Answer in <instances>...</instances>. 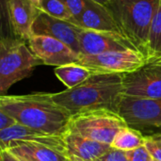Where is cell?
Wrapping results in <instances>:
<instances>
[{
  "label": "cell",
  "instance_id": "cell-1",
  "mask_svg": "<svg viewBox=\"0 0 161 161\" xmlns=\"http://www.w3.org/2000/svg\"><path fill=\"white\" fill-rule=\"evenodd\" d=\"M0 109L12 116L20 125L59 136L67 134L72 118L48 92L1 95Z\"/></svg>",
  "mask_w": 161,
  "mask_h": 161
},
{
  "label": "cell",
  "instance_id": "cell-2",
  "mask_svg": "<svg viewBox=\"0 0 161 161\" xmlns=\"http://www.w3.org/2000/svg\"><path fill=\"white\" fill-rule=\"evenodd\" d=\"M124 74H92L73 89L51 93L53 100L72 116L93 109L119 111L124 94Z\"/></svg>",
  "mask_w": 161,
  "mask_h": 161
},
{
  "label": "cell",
  "instance_id": "cell-3",
  "mask_svg": "<svg viewBox=\"0 0 161 161\" xmlns=\"http://www.w3.org/2000/svg\"><path fill=\"white\" fill-rule=\"evenodd\" d=\"M160 0H108L105 6L122 36L147 58L148 36Z\"/></svg>",
  "mask_w": 161,
  "mask_h": 161
},
{
  "label": "cell",
  "instance_id": "cell-4",
  "mask_svg": "<svg viewBox=\"0 0 161 161\" xmlns=\"http://www.w3.org/2000/svg\"><path fill=\"white\" fill-rule=\"evenodd\" d=\"M42 62L32 53L25 41L11 37L0 39V93L5 95L15 83L31 75Z\"/></svg>",
  "mask_w": 161,
  "mask_h": 161
},
{
  "label": "cell",
  "instance_id": "cell-5",
  "mask_svg": "<svg viewBox=\"0 0 161 161\" xmlns=\"http://www.w3.org/2000/svg\"><path fill=\"white\" fill-rule=\"evenodd\" d=\"M125 126L127 125L119 113L93 109L72 116L67 133L111 145L116 135Z\"/></svg>",
  "mask_w": 161,
  "mask_h": 161
},
{
  "label": "cell",
  "instance_id": "cell-6",
  "mask_svg": "<svg viewBox=\"0 0 161 161\" xmlns=\"http://www.w3.org/2000/svg\"><path fill=\"white\" fill-rule=\"evenodd\" d=\"M1 1V37H11L27 42L39 8L29 0Z\"/></svg>",
  "mask_w": 161,
  "mask_h": 161
},
{
  "label": "cell",
  "instance_id": "cell-7",
  "mask_svg": "<svg viewBox=\"0 0 161 161\" xmlns=\"http://www.w3.org/2000/svg\"><path fill=\"white\" fill-rule=\"evenodd\" d=\"M118 113L127 126L141 132L161 129V99L123 94Z\"/></svg>",
  "mask_w": 161,
  "mask_h": 161
},
{
  "label": "cell",
  "instance_id": "cell-8",
  "mask_svg": "<svg viewBox=\"0 0 161 161\" xmlns=\"http://www.w3.org/2000/svg\"><path fill=\"white\" fill-rule=\"evenodd\" d=\"M146 58L136 50L110 51L99 55L79 56L78 64L92 74H126L139 69Z\"/></svg>",
  "mask_w": 161,
  "mask_h": 161
},
{
  "label": "cell",
  "instance_id": "cell-9",
  "mask_svg": "<svg viewBox=\"0 0 161 161\" xmlns=\"http://www.w3.org/2000/svg\"><path fill=\"white\" fill-rule=\"evenodd\" d=\"M125 95L161 99V57L146 58L139 69L124 74Z\"/></svg>",
  "mask_w": 161,
  "mask_h": 161
},
{
  "label": "cell",
  "instance_id": "cell-10",
  "mask_svg": "<svg viewBox=\"0 0 161 161\" xmlns=\"http://www.w3.org/2000/svg\"><path fill=\"white\" fill-rule=\"evenodd\" d=\"M32 53L44 65L59 67L66 64L77 63L79 55L58 39L49 36L32 35L27 40Z\"/></svg>",
  "mask_w": 161,
  "mask_h": 161
},
{
  "label": "cell",
  "instance_id": "cell-11",
  "mask_svg": "<svg viewBox=\"0 0 161 161\" xmlns=\"http://www.w3.org/2000/svg\"><path fill=\"white\" fill-rule=\"evenodd\" d=\"M81 29L72 22L55 18L39 9V14L32 26V35L49 36L58 39L80 56L78 36Z\"/></svg>",
  "mask_w": 161,
  "mask_h": 161
},
{
  "label": "cell",
  "instance_id": "cell-12",
  "mask_svg": "<svg viewBox=\"0 0 161 161\" xmlns=\"http://www.w3.org/2000/svg\"><path fill=\"white\" fill-rule=\"evenodd\" d=\"M80 56L99 55L110 51L132 49L133 46L120 34L81 29L79 36Z\"/></svg>",
  "mask_w": 161,
  "mask_h": 161
},
{
  "label": "cell",
  "instance_id": "cell-13",
  "mask_svg": "<svg viewBox=\"0 0 161 161\" xmlns=\"http://www.w3.org/2000/svg\"><path fill=\"white\" fill-rule=\"evenodd\" d=\"M12 142H27L39 143L66 155L64 136L45 133L20 124H16L9 128L0 131L1 151H5L7 146Z\"/></svg>",
  "mask_w": 161,
  "mask_h": 161
},
{
  "label": "cell",
  "instance_id": "cell-14",
  "mask_svg": "<svg viewBox=\"0 0 161 161\" xmlns=\"http://www.w3.org/2000/svg\"><path fill=\"white\" fill-rule=\"evenodd\" d=\"M73 23L83 29L122 35L108 8L93 0H86L85 8Z\"/></svg>",
  "mask_w": 161,
  "mask_h": 161
},
{
  "label": "cell",
  "instance_id": "cell-15",
  "mask_svg": "<svg viewBox=\"0 0 161 161\" xmlns=\"http://www.w3.org/2000/svg\"><path fill=\"white\" fill-rule=\"evenodd\" d=\"M64 141L65 153L70 161H95L111 148L110 144L72 133H67L64 136Z\"/></svg>",
  "mask_w": 161,
  "mask_h": 161
},
{
  "label": "cell",
  "instance_id": "cell-16",
  "mask_svg": "<svg viewBox=\"0 0 161 161\" xmlns=\"http://www.w3.org/2000/svg\"><path fill=\"white\" fill-rule=\"evenodd\" d=\"M6 150L16 157L32 161H70L65 154L39 143L12 142L7 146Z\"/></svg>",
  "mask_w": 161,
  "mask_h": 161
},
{
  "label": "cell",
  "instance_id": "cell-17",
  "mask_svg": "<svg viewBox=\"0 0 161 161\" xmlns=\"http://www.w3.org/2000/svg\"><path fill=\"white\" fill-rule=\"evenodd\" d=\"M55 75L67 89H73L88 79L92 73L78 63H71L56 67Z\"/></svg>",
  "mask_w": 161,
  "mask_h": 161
},
{
  "label": "cell",
  "instance_id": "cell-18",
  "mask_svg": "<svg viewBox=\"0 0 161 161\" xmlns=\"http://www.w3.org/2000/svg\"><path fill=\"white\" fill-rule=\"evenodd\" d=\"M144 142L145 136H143L141 131L129 126H125L116 135L111 143V147L126 152L143 146Z\"/></svg>",
  "mask_w": 161,
  "mask_h": 161
},
{
  "label": "cell",
  "instance_id": "cell-19",
  "mask_svg": "<svg viewBox=\"0 0 161 161\" xmlns=\"http://www.w3.org/2000/svg\"><path fill=\"white\" fill-rule=\"evenodd\" d=\"M161 57V0L153 18L147 46V58Z\"/></svg>",
  "mask_w": 161,
  "mask_h": 161
},
{
  "label": "cell",
  "instance_id": "cell-20",
  "mask_svg": "<svg viewBox=\"0 0 161 161\" xmlns=\"http://www.w3.org/2000/svg\"><path fill=\"white\" fill-rule=\"evenodd\" d=\"M39 9L58 19L73 22V15L60 0H42Z\"/></svg>",
  "mask_w": 161,
  "mask_h": 161
},
{
  "label": "cell",
  "instance_id": "cell-21",
  "mask_svg": "<svg viewBox=\"0 0 161 161\" xmlns=\"http://www.w3.org/2000/svg\"><path fill=\"white\" fill-rule=\"evenodd\" d=\"M144 146L153 158L161 161V134L145 136Z\"/></svg>",
  "mask_w": 161,
  "mask_h": 161
},
{
  "label": "cell",
  "instance_id": "cell-22",
  "mask_svg": "<svg viewBox=\"0 0 161 161\" xmlns=\"http://www.w3.org/2000/svg\"><path fill=\"white\" fill-rule=\"evenodd\" d=\"M125 154L129 161H150L152 158L151 155L144 145L133 150L126 151Z\"/></svg>",
  "mask_w": 161,
  "mask_h": 161
},
{
  "label": "cell",
  "instance_id": "cell-23",
  "mask_svg": "<svg viewBox=\"0 0 161 161\" xmlns=\"http://www.w3.org/2000/svg\"><path fill=\"white\" fill-rule=\"evenodd\" d=\"M73 15V21L75 20L86 7V0H60ZM73 23V22H72Z\"/></svg>",
  "mask_w": 161,
  "mask_h": 161
},
{
  "label": "cell",
  "instance_id": "cell-24",
  "mask_svg": "<svg viewBox=\"0 0 161 161\" xmlns=\"http://www.w3.org/2000/svg\"><path fill=\"white\" fill-rule=\"evenodd\" d=\"M95 161H129V159L127 158L125 151L111 147L107 153H105Z\"/></svg>",
  "mask_w": 161,
  "mask_h": 161
},
{
  "label": "cell",
  "instance_id": "cell-25",
  "mask_svg": "<svg viewBox=\"0 0 161 161\" xmlns=\"http://www.w3.org/2000/svg\"><path fill=\"white\" fill-rule=\"evenodd\" d=\"M16 124H18V123L12 116H10L7 112L0 109V131L9 128L11 126L15 125Z\"/></svg>",
  "mask_w": 161,
  "mask_h": 161
},
{
  "label": "cell",
  "instance_id": "cell-26",
  "mask_svg": "<svg viewBox=\"0 0 161 161\" xmlns=\"http://www.w3.org/2000/svg\"><path fill=\"white\" fill-rule=\"evenodd\" d=\"M1 161H20L8 151H1Z\"/></svg>",
  "mask_w": 161,
  "mask_h": 161
},
{
  "label": "cell",
  "instance_id": "cell-27",
  "mask_svg": "<svg viewBox=\"0 0 161 161\" xmlns=\"http://www.w3.org/2000/svg\"><path fill=\"white\" fill-rule=\"evenodd\" d=\"M34 6H36L38 8H39V7H40V4H41V2H42V0H29Z\"/></svg>",
  "mask_w": 161,
  "mask_h": 161
},
{
  "label": "cell",
  "instance_id": "cell-28",
  "mask_svg": "<svg viewBox=\"0 0 161 161\" xmlns=\"http://www.w3.org/2000/svg\"><path fill=\"white\" fill-rule=\"evenodd\" d=\"M93 1H95V2H97V3H99V4L103 5V6H106L107 3L108 2V0H93Z\"/></svg>",
  "mask_w": 161,
  "mask_h": 161
},
{
  "label": "cell",
  "instance_id": "cell-29",
  "mask_svg": "<svg viewBox=\"0 0 161 161\" xmlns=\"http://www.w3.org/2000/svg\"><path fill=\"white\" fill-rule=\"evenodd\" d=\"M14 156V155H13ZM16 157V156H15ZM20 161H32V160H29V159H27V158H22V157H16Z\"/></svg>",
  "mask_w": 161,
  "mask_h": 161
},
{
  "label": "cell",
  "instance_id": "cell-30",
  "mask_svg": "<svg viewBox=\"0 0 161 161\" xmlns=\"http://www.w3.org/2000/svg\"><path fill=\"white\" fill-rule=\"evenodd\" d=\"M150 161H158V160H157V159H155V158H151V160Z\"/></svg>",
  "mask_w": 161,
  "mask_h": 161
}]
</instances>
